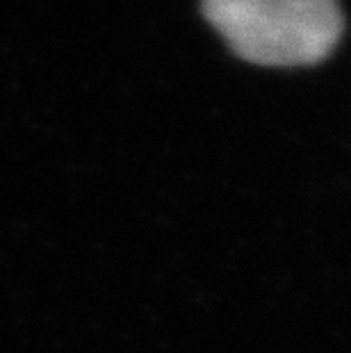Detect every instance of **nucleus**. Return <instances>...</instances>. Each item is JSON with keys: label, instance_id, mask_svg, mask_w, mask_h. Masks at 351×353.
<instances>
[{"label": "nucleus", "instance_id": "f257e3e1", "mask_svg": "<svg viewBox=\"0 0 351 353\" xmlns=\"http://www.w3.org/2000/svg\"><path fill=\"white\" fill-rule=\"evenodd\" d=\"M203 12L237 55L260 66L322 62L345 28L338 0H203Z\"/></svg>", "mask_w": 351, "mask_h": 353}]
</instances>
